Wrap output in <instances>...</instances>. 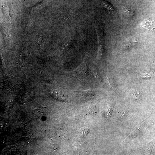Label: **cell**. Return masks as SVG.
<instances>
[{
	"instance_id": "cell-1",
	"label": "cell",
	"mask_w": 155,
	"mask_h": 155,
	"mask_svg": "<svg viewBox=\"0 0 155 155\" xmlns=\"http://www.w3.org/2000/svg\"><path fill=\"white\" fill-rule=\"evenodd\" d=\"M52 96L57 99L63 101L68 100V98L64 93L57 90H54L52 92Z\"/></svg>"
},
{
	"instance_id": "cell-2",
	"label": "cell",
	"mask_w": 155,
	"mask_h": 155,
	"mask_svg": "<svg viewBox=\"0 0 155 155\" xmlns=\"http://www.w3.org/2000/svg\"><path fill=\"white\" fill-rule=\"evenodd\" d=\"M43 2H41L37 4L36 5L30 8V9L31 11H36V10L40 9L42 5H43Z\"/></svg>"
},
{
	"instance_id": "cell-3",
	"label": "cell",
	"mask_w": 155,
	"mask_h": 155,
	"mask_svg": "<svg viewBox=\"0 0 155 155\" xmlns=\"http://www.w3.org/2000/svg\"><path fill=\"white\" fill-rule=\"evenodd\" d=\"M125 12L128 14H131V10L129 9V8L128 7H126L125 8Z\"/></svg>"
},
{
	"instance_id": "cell-4",
	"label": "cell",
	"mask_w": 155,
	"mask_h": 155,
	"mask_svg": "<svg viewBox=\"0 0 155 155\" xmlns=\"http://www.w3.org/2000/svg\"><path fill=\"white\" fill-rule=\"evenodd\" d=\"M119 115L121 117H122L124 116L125 115V113L124 112H120L118 113Z\"/></svg>"
}]
</instances>
